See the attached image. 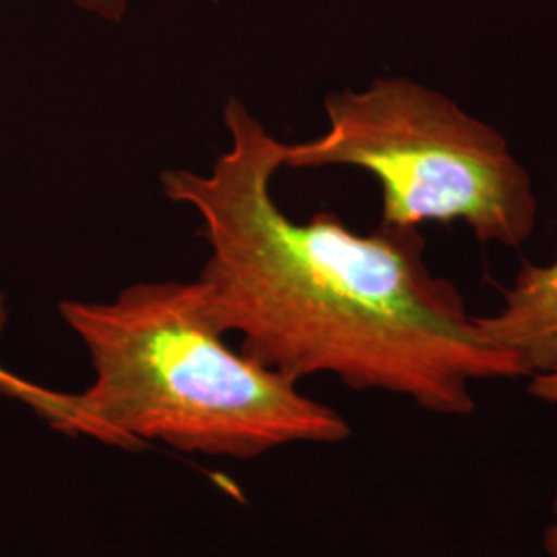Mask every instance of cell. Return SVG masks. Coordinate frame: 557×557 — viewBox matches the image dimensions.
I'll return each instance as SVG.
<instances>
[{"label": "cell", "instance_id": "obj_1", "mask_svg": "<svg viewBox=\"0 0 557 557\" xmlns=\"http://www.w3.org/2000/svg\"><path fill=\"white\" fill-rule=\"evenodd\" d=\"M223 120L230 145L213 168L168 170L161 188L199 215L209 259L195 281L244 356L298 384L329 374L450 418L475 411L478 382L529 379L430 271L418 227L356 234L335 213L287 218L273 197L287 143L239 100Z\"/></svg>", "mask_w": 557, "mask_h": 557}, {"label": "cell", "instance_id": "obj_2", "mask_svg": "<svg viewBox=\"0 0 557 557\" xmlns=\"http://www.w3.org/2000/svg\"><path fill=\"white\" fill-rule=\"evenodd\" d=\"M59 312L96 379L81 393L36 386L25 405L69 436L242 460L351 436L333 407L227 345L197 281H140L110 301H60Z\"/></svg>", "mask_w": 557, "mask_h": 557}, {"label": "cell", "instance_id": "obj_3", "mask_svg": "<svg viewBox=\"0 0 557 557\" xmlns=\"http://www.w3.org/2000/svg\"><path fill=\"white\" fill-rule=\"evenodd\" d=\"M329 126L287 145L285 168H359L379 180L384 225L462 221L483 244L518 248L533 236L539 200L508 139L438 89L376 77L324 98Z\"/></svg>", "mask_w": 557, "mask_h": 557}, {"label": "cell", "instance_id": "obj_4", "mask_svg": "<svg viewBox=\"0 0 557 557\" xmlns=\"http://www.w3.org/2000/svg\"><path fill=\"white\" fill-rule=\"evenodd\" d=\"M475 322L494 345L518 358L529 379L557 374V255L549 264L522 262L498 312Z\"/></svg>", "mask_w": 557, "mask_h": 557}, {"label": "cell", "instance_id": "obj_5", "mask_svg": "<svg viewBox=\"0 0 557 557\" xmlns=\"http://www.w3.org/2000/svg\"><path fill=\"white\" fill-rule=\"evenodd\" d=\"M7 319H9L7 301H4V296H0V337H2V333H4ZM29 386H32V382L17 379V376H13V374H9L7 370H2V368H0V393H2V395H7V397L11 398H17V400H23L25 395H27V391H29Z\"/></svg>", "mask_w": 557, "mask_h": 557}, {"label": "cell", "instance_id": "obj_6", "mask_svg": "<svg viewBox=\"0 0 557 557\" xmlns=\"http://www.w3.org/2000/svg\"><path fill=\"white\" fill-rule=\"evenodd\" d=\"M81 9L96 13L103 20L120 21L126 13V2L128 0H75Z\"/></svg>", "mask_w": 557, "mask_h": 557}, {"label": "cell", "instance_id": "obj_7", "mask_svg": "<svg viewBox=\"0 0 557 557\" xmlns=\"http://www.w3.org/2000/svg\"><path fill=\"white\" fill-rule=\"evenodd\" d=\"M529 393L533 397L557 405V374H541V376H531L529 382Z\"/></svg>", "mask_w": 557, "mask_h": 557}, {"label": "cell", "instance_id": "obj_8", "mask_svg": "<svg viewBox=\"0 0 557 557\" xmlns=\"http://www.w3.org/2000/svg\"><path fill=\"white\" fill-rule=\"evenodd\" d=\"M545 549L549 557H557V498L554 502V520L545 529Z\"/></svg>", "mask_w": 557, "mask_h": 557}]
</instances>
